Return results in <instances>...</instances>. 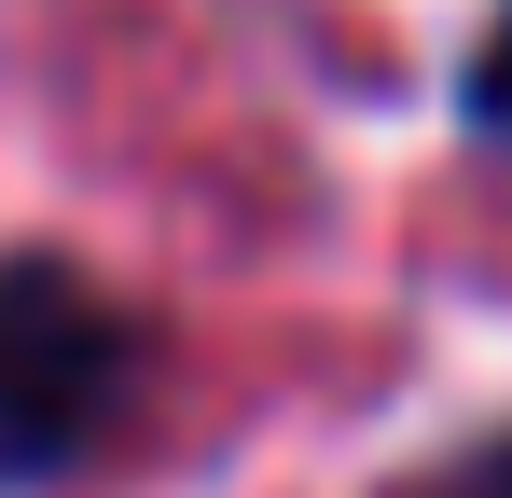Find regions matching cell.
Returning <instances> with one entry per match:
<instances>
[{
  "label": "cell",
  "instance_id": "cell-2",
  "mask_svg": "<svg viewBox=\"0 0 512 498\" xmlns=\"http://www.w3.org/2000/svg\"><path fill=\"white\" fill-rule=\"evenodd\" d=\"M471 111L512 139V0H499V28H485V56H471Z\"/></svg>",
  "mask_w": 512,
  "mask_h": 498
},
{
  "label": "cell",
  "instance_id": "cell-1",
  "mask_svg": "<svg viewBox=\"0 0 512 498\" xmlns=\"http://www.w3.org/2000/svg\"><path fill=\"white\" fill-rule=\"evenodd\" d=\"M125 402V319L97 305L70 263L14 249L0 263V485L70 471Z\"/></svg>",
  "mask_w": 512,
  "mask_h": 498
}]
</instances>
